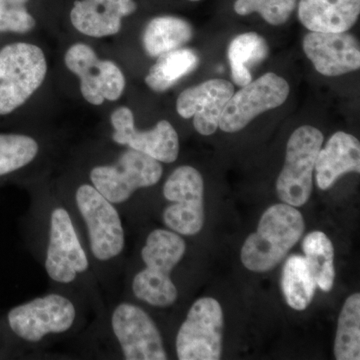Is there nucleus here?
I'll return each instance as SVG.
<instances>
[{
	"instance_id": "nucleus-1",
	"label": "nucleus",
	"mask_w": 360,
	"mask_h": 360,
	"mask_svg": "<svg viewBox=\"0 0 360 360\" xmlns=\"http://www.w3.org/2000/svg\"><path fill=\"white\" fill-rule=\"evenodd\" d=\"M30 195L21 231L49 288L72 293L89 305L94 316L101 314L108 300L68 203L51 187L33 188Z\"/></svg>"
},
{
	"instance_id": "nucleus-2",
	"label": "nucleus",
	"mask_w": 360,
	"mask_h": 360,
	"mask_svg": "<svg viewBox=\"0 0 360 360\" xmlns=\"http://www.w3.org/2000/svg\"><path fill=\"white\" fill-rule=\"evenodd\" d=\"M90 312L82 298L54 288L11 307L0 317L4 357L40 354L75 340L89 323Z\"/></svg>"
},
{
	"instance_id": "nucleus-3",
	"label": "nucleus",
	"mask_w": 360,
	"mask_h": 360,
	"mask_svg": "<svg viewBox=\"0 0 360 360\" xmlns=\"http://www.w3.org/2000/svg\"><path fill=\"white\" fill-rule=\"evenodd\" d=\"M78 354L89 359L167 360L162 333L141 304L122 297L106 303L75 338Z\"/></svg>"
},
{
	"instance_id": "nucleus-4",
	"label": "nucleus",
	"mask_w": 360,
	"mask_h": 360,
	"mask_svg": "<svg viewBox=\"0 0 360 360\" xmlns=\"http://www.w3.org/2000/svg\"><path fill=\"white\" fill-rule=\"evenodd\" d=\"M58 191L75 217L97 279L110 302L116 297L118 278L124 269L127 236L122 212L89 180Z\"/></svg>"
},
{
	"instance_id": "nucleus-5",
	"label": "nucleus",
	"mask_w": 360,
	"mask_h": 360,
	"mask_svg": "<svg viewBox=\"0 0 360 360\" xmlns=\"http://www.w3.org/2000/svg\"><path fill=\"white\" fill-rule=\"evenodd\" d=\"M184 236L168 229L148 232L139 251L137 269L127 274L123 297L153 309L174 307L179 291L172 277L186 253Z\"/></svg>"
},
{
	"instance_id": "nucleus-6",
	"label": "nucleus",
	"mask_w": 360,
	"mask_h": 360,
	"mask_svg": "<svg viewBox=\"0 0 360 360\" xmlns=\"http://www.w3.org/2000/svg\"><path fill=\"white\" fill-rule=\"evenodd\" d=\"M304 229V219L295 206H270L258 222L257 231L243 243L241 262L253 272L274 269L300 241Z\"/></svg>"
},
{
	"instance_id": "nucleus-7",
	"label": "nucleus",
	"mask_w": 360,
	"mask_h": 360,
	"mask_svg": "<svg viewBox=\"0 0 360 360\" xmlns=\"http://www.w3.org/2000/svg\"><path fill=\"white\" fill-rule=\"evenodd\" d=\"M162 175V163L127 148L111 162L92 165L87 179L123 215L127 214L136 194L155 186Z\"/></svg>"
},
{
	"instance_id": "nucleus-8",
	"label": "nucleus",
	"mask_w": 360,
	"mask_h": 360,
	"mask_svg": "<svg viewBox=\"0 0 360 360\" xmlns=\"http://www.w3.org/2000/svg\"><path fill=\"white\" fill-rule=\"evenodd\" d=\"M47 63L37 45L18 42L0 51V115L26 103L46 77Z\"/></svg>"
},
{
	"instance_id": "nucleus-9",
	"label": "nucleus",
	"mask_w": 360,
	"mask_h": 360,
	"mask_svg": "<svg viewBox=\"0 0 360 360\" xmlns=\"http://www.w3.org/2000/svg\"><path fill=\"white\" fill-rule=\"evenodd\" d=\"M167 205L161 220L167 229L181 236L200 233L205 225V182L198 169L189 165L175 168L162 186Z\"/></svg>"
},
{
	"instance_id": "nucleus-10",
	"label": "nucleus",
	"mask_w": 360,
	"mask_h": 360,
	"mask_svg": "<svg viewBox=\"0 0 360 360\" xmlns=\"http://www.w3.org/2000/svg\"><path fill=\"white\" fill-rule=\"evenodd\" d=\"M323 139L321 130L310 125L298 127L290 135L283 170L276 180V193L283 203L300 207L309 201Z\"/></svg>"
},
{
	"instance_id": "nucleus-11",
	"label": "nucleus",
	"mask_w": 360,
	"mask_h": 360,
	"mask_svg": "<svg viewBox=\"0 0 360 360\" xmlns=\"http://www.w3.org/2000/svg\"><path fill=\"white\" fill-rule=\"evenodd\" d=\"M224 312L212 297L196 300L180 324L175 338L179 360H219L222 354Z\"/></svg>"
},
{
	"instance_id": "nucleus-12",
	"label": "nucleus",
	"mask_w": 360,
	"mask_h": 360,
	"mask_svg": "<svg viewBox=\"0 0 360 360\" xmlns=\"http://www.w3.org/2000/svg\"><path fill=\"white\" fill-rule=\"evenodd\" d=\"M290 87L284 78L265 73L232 94L220 116L219 127L233 134L245 129L257 116L285 103Z\"/></svg>"
},
{
	"instance_id": "nucleus-13",
	"label": "nucleus",
	"mask_w": 360,
	"mask_h": 360,
	"mask_svg": "<svg viewBox=\"0 0 360 360\" xmlns=\"http://www.w3.org/2000/svg\"><path fill=\"white\" fill-rule=\"evenodd\" d=\"M65 65L80 79V91L87 103L101 105L104 101H115L122 96L125 78L110 60H101L89 45H72L65 53Z\"/></svg>"
},
{
	"instance_id": "nucleus-14",
	"label": "nucleus",
	"mask_w": 360,
	"mask_h": 360,
	"mask_svg": "<svg viewBox=\"0 0 360 360\" xmlns=\"http://www.w3.org/2000/svg\"><path fill=\"white\" fill-rule=\"evenodd\" d=\"M115 143L134 149L161 163H172L179 155L176 130L167 120H160L153 129L141 131L135 127L134 116L129 108H117L110 117Z\"/></svg>"
},
{
	"instance_id": "nucleus-15",
	"label": "nucleus",
	"mask_w": 360,
	"mask_h": 360,
	"mask_svg": "<svg viewBox=\"0 0 360 360\" xmlns=\"http://www.w3.org/2000/svg\"><path fill=\"white\" fill-rule=\"evenodd\" d=\"M233 94V84L229 80H207L182 91L176 110L186 120L193 117L196 131L207 136L219 129L220 116Z\"/></svg>"
},
{
	"instance_id": "nucleus-16",
	"label": "nucleus",
	"mask_w": 360,
	"mask_h": 360,
	"mask_svg": "<svg viewBox=\"0 0 360 360\" xmlns=\"http://www.w3.org/2000/svg\"><path fill=\"white\" fill-rule=\"evenodd\" d=\"M303 51L315 70L326 77H340L359 70V44L345 32H315L305 35Z\"/></svg>"
},
{
	"instance_id": "nucleus-17",
	"label": "nucleus",
	"mask_w": 360,
	"mask_h": 360,
	"mask_svg": "<svg viewBox=\"0 0 360 360\" xmlns=\"http://www.w3.org/2000/svg\"><path fill=\"white\" fill-rule=\"evenodd\" d=\"M135 11L134 0H82L75 2L70 20L82 34L110 37L120 32L122 18Z\"/></svg>"
},
{
	"instance_id": "nucleus-18",
	"label": "nucleus",
	"mask_w": 360,
	"mask_h": 360,
	"mask_svg": "<svg viewBox=\"0 0 360 360\" xmlns=\"http://www.w3.org/2000/svg\"><path fill=\"white\" fill-rule=\"evenodd\" d=\"M315 179L321 191H328L342 175L360 172V143L354 135L338 131L321 148L315 162Z\"/></svg>"
},
{
	"instance_id": "nucleus-19",
	"label": "nucleus",
	"mask_w": 360,
	"mask_h": 360,
	"mask_svg": "<svg viewBox=\"0 0 360 360\" xmlns=\"http://www.w3.org/2000/svg\"><path fill=\"white\" fill-rule=\"evenodd\" d=\"M360 0H300L298 18L310 32H345L356 23Z\"/></svg>"
},
{
	"instance_id": "nucleus-20",
	"label": "nucleus",
	"mask_w": 360,
	"mask_h": 360,
	"mask_svg": "<svg viewBox=\"0 0 360 360\" xmlns=\"http://www.w3.org/2000/svg\"><path fill=\"white\" fill-rule=\"evenodd\" d=\"M193 30L186 20L175 16H160L148 23L142 41L150 58L180 49L193 39Z\"/></svg>"
},
{
	"instance_id": "nucleus-21",
	"label": "nucleus",
	"mask_w": 360,
	"mask_h": 360,
	"mask_svg": "<svg viewBox=\"0 0 360 360\" xmlns=\"http://www.w3.org/2000/svg\"><path fill=\"white\" fill-rule=\"evenodd\" d=\"M200 63L198 53L193 49H177L158 56L149 70L146 84L156 92H165L174 86L182 77L193 72Z\"/></svg>"
},
{
	"instance_id": "nucleus-22",
	"label": "nucleus",
	"mask_w": 360,
	"mask_h": 360,
	"mask_svg": "<svg viewBox=\"0 0 360 360\" xmlns=\"http://www.w3.org/2000/svg\"><path fill=\"white\" fill-rule=\"evenodd\" d=\"M229 63L231 77L238 86H245L252 80L250 68L264 61L269 56V45L257 32L243 33L229 44Z\"/></svg>"
},
{
	"instance_id": "nucleus-23",
	"label": "nucleus",
	"mask_w": 360,
	"mask_h": 360,
	"mask_svg": "<svg viewBox=\"0 0 360 360\" xmlns=\"http://www.w3.org/2000/svg\"><path fill=\"white\" fill-rule=\"evenodd\" d=\"M316 286L305 257L290 255L281 274V290L286 303L298 311L307 309L314 300Z\"/></svg>"
},
{
	"instance_id": "nucleus-24",
	"label": "nucleus",
	"mask_w": 360,
	"mask_h": 360,
	"mask_svg": "<svg viewBox=\"0 0 360 360\" xmlns=\"http://www.w3.org/2000/svg\"><path fill=\"white\" fill-rule=\"evenodd\" d=\"M302 250L317 286L329 292L335 283V248L326 233L315 231L303 239Z\"/></svg>"
},
{
	"instance_id": "nucleus-25",
	"label": "nucleus",
	"mask_w": 360,
	"mask_h": 360,
	"mask_svg": "<svg viewBox=\"0 0 360 360\" xmlns=\"http://www.w3.org/2000/svg\"><path fill=\"white\" fill-rule=\"evenodd\" d=\"M41 146L35 137L20 134H0V179L22 172L35 163Z\"/></svg>"
},
{
	"instance_id": "nucleus-26",
	"label": "nucleus",
	"mask_w": 360,
	"mask_h": 360,
	"mask_svg": "<svg viewBox=\"0 0 360 360\" xmlns=\"http://www.w3.org/2000/svg\"><path fill=\"white\" fill-rule=\"evenodd\" d=\"M335 359H360V295L354 293L345 300L338 317L335 347Z\"/></svg>"
},
{
	"instance_id": "nucleus-27",
	"label": "nucleus",
	"mask_w": 360,
	"mask_h": 360,
	"mask_svg": "<svg viewBox=\"0 0 360 360\" xmlns=\"http://www.w3.org/2000/svg\"><path fill=\"white\" fill-rule=\"evenodd\" d=\"M297 0H236L234 11L239 15L259 13L271 25H281L290 18Z\"/></svg>"
},
{
	"instance_id": "nucleus-28",
	"label": "nucleus",
	"mask_w": 360,
	"mask_h": 360,
	"mask_svg": "<svg viewBox=\"0 0 360 360\" xmlns=\"http://www.w3.org/2000/svg\"><path fill=\"white\" fill-rule=\"evenodd\" d=\"M35 26L34 18L25 6L6 7L0 6V32L26 33Z\"/></svg>"
},
{
	"instance_id": "nucleus-29",
	"label": "nucleus",
	"mask_w": 360,
	"mask_h": 360,
	"mask_svg": "<svg viewBox=\"0 0 360 360\" xmlns=\"http://www.w3.org/2000/svg\"><path fill=\"white\" fill-rule=\"evenodd\" d=\"M28 0H0V6L6 7H23Z\"/></svg>"
},
{
	"instance_id": "nucleus-30",
	"label": "nucleus",
	"mask_w": 360,
	"mask_h": 360,
	"mask_svg": "<svg viewBox=\"0 0 360 360\" xmlns=\"http://www.w3.org/2000/svg\"><path fill=\"white\" fill-rule=\"evenodd\" d=\"M0 359H4V338H2L1 329H0Z\"/></svg>"
},
{
	"instance_id": "nucleus-31",
	"label": "nucleus",
	"mask_w": 360,
	"mask_h": 360,
	"mask_svg": "<svg viewBox=\"0 0 360 360\" xmlns=\"http://www.w3.org/2000/svg\"><path fill=\"white\" fill-rule=\"evenodd\" d=\"M189 1H200V0H189Z\"/></svg>"
}]
</instances>
